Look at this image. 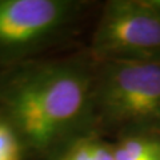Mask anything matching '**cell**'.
<instances>
[{"instance_id": "cell-4", "label": "cell", "mask_w": 160, "mask_h": 160, "mask_svg": "<svg viewBox=\"0 0 160 160\" xmlns=\"http://www.w3.org/2000/svg\"><path fill=\"white\" fill-rule=\"evenodd\" d=\"M82 3L0 0V63H16L56 42L76 20Z\"/></svg>"}, {"instance_id": "cell-9", "label": "cell", "mask_w": 160, "mask_h": 160, "mask_svg": "<svg viewBox=\"0 0 160 160\" xmlns=\"http://www.w3.org/2000/svg\"><path fill=\"white\" fill-rule=\"evenodd\" d=\"M149 160H160V156H159V158H153V159H149Z\"/></svg>"}, {"instance_id": "cell-6", "label": "cell", "mask_w": 160, "mask_h": 160, "mask_svg": "<svg viewBox=\"0 0 160 160\" xmlns=\"http://www.w3.org/2000/svg\"><path fill=\"white\" fill-rule=\"evenodd\" d=\"M24 147L6 120H0V160H22Z\"/></svg>"}, {"instance_id": "cell-1", "label": "cell", "mask_w": 160, "mask_h": 160, "mask_svg": "<svg viewBox=\"0 0 160 160\" xmlns=\"http://www.w3.org/2000/svg\"><path fill=\"white\" fill-rule=\"evenodd\" d=\"M95 73L71 62L26 66L0 88L4 120L24 149L46 156L60 149L93 115Z\"/></svg>"}, {"instance_id": "cell-7", "label": "cell", "mask_w": 160, "mask_h": 160, "mask_svg": "<svg viewBox=\"0 0 160 160\" xmlns=\"http://www.w3.org/2000/svg\"><path fill=\"white\" fill-rule=\"evenodd\" d=\"M60 160H95V142L82 140L73 144Z\"/></svg>"}, {"instance_id": "cell-2", "label": "cell", "mask_w": 160, "mask_h": 160, "mask_svg": "<svg viewBox=\"0 0 160 160\" xmlns=\"http://www.w3.org/2000/svg\"><path fill=\"white\" fill-rule=\"evenodd\" d=\"M93 115L128 135H160V62H100Z\"/></svg>"}, {"instance_id": "cell-8", "label": "cell", "mask_w": 160, "mask_h": 160, "mask_svg": "<svg viewBox=\"0 0 160 160\" xmlns=\"http://www.w3.org/2000/svg\"><path fill=\"white\" fill-rule=\"evenodd\" d=\"M95 160H115L113 148L99 142H95Z\"/></svg>"}, {"instance_id": "cell-5", "label": "cell", "mask_w": 160, "mask_h": 160, "mask_svg": "<svg viewBox=\"0 0 160 160\" xmlns=\"http://www.w3.org/2000/svg\"><path fill=\"white\" fill-rule=\"evenodd\" d=\"M115 160H149L160 156V135L135 133L113 148Z\"/></svg>"}, {"instance_id": "cell-3", "label": "cell", "mask_w": 160, "mask_h": 160, "mask_svg": "<svg viewBox=\"0 0 160 160\" xmlns=\"http://www.w3.org/2000/svg\"><path fill=\"white\" fill-rule=\"evenodd\" d=\"M99 62H160V0H113L92 38Z\"/></svg>"}]
</instances>
